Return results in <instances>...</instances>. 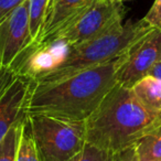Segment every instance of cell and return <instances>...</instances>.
<instances>
[{
  "instance_id": "obj_16",
  "label": "cell",
  "mask_w": 161,
  "mask_h": 161,
  "mask_svg": "<svg viewBox=\"0 0 161 161\" xmlns=\"http://www.w3.org/2000/svg\"><path fill=\"white\" fill-rule=\"evenodd\" d=\"M113 156L112 152L86 142L83 149L69 161H113Z\"/></svg>"
},
{
  "instance_id": "obj_3",
  "label": "cell",
  "mask_w": 161,
  "mask_h": 161,
  "mask_svg": "<svg viewBox=\"0 0 161 161\" xmlns=\"http://www.w3.org/2000/svg\"><path fill=\"white\" fill-rule=\"evenodd\" d=\"M145 19L128 21L113 27L105 33L86 42L69 47L63 62L50 73L34 80L36 83H51L77 73L82 69L110 62L126 54L134 44L151 31Z\"/></svg>"
},
{
  "instance_id": "obj_19",
  "label": "cell",
  "mask_w": 161,
  "mask_h": 161,
  "mask_svg": "<svg viewBox=\"0 0 161 161\" xmlns=\"http://www.w3.org/2000/svg\"><path fill=\"white\" fill-rule=\"evenodd\" d=\"M25 0H0V20Z\"/></svg>"
},
{
  "instance_id": "obj_20",
  "label": "cell",
  "mask_w": 161,
  "mask_h": 161,
  "mask_svg": "<svg viewBox=\"0 0 161 161\" xmlns=\"http://www.w3.org/2000/svg\"><path fill=\"white\" fill-rule=\"evenodd\" d=\"M14 75H16V74H14L12 71L6 72V73L3 75V77H1V80H0V95L3 94V92L6 90V87L10 84L12 78L14 77Z\"/></svg>"
},
{
  "instance_id": "obj_8",
  "label": "cell",
  "mask_w": 161,
  "mask_h": 161,
  "mask_svg": "<svg viewBox=\"0 0 161 161\" xmlns=\"http://www.w3.org/2000/svg\"><path fill=\"white\" fill-rule=\"evenodd\" d=\"M32 80L14 75L0 95V142L14 125L25 119V107Z\"/></svg>"
},
{
  "instance_id": "obj_24",
  "label": "cell",
  "mask_w": 161,
  "mask_h": 161,
  "mask_svg": "<svg viewBox=\"0 0 161 161\" xmlns=\"http://www.w3.org/2000/svg\"><path fill=\"white\" fill-rule=\"evenodd\" d=\"M53 1H54V0H50V3H52ZM50 3H49V6H50Z\"/></svg>"
},
{
  "instance_id": "obj_13",
  "label": "cell",
  "mask_w": 161,
  "mask_h": 161,
  "mask_svg": "<svg viewBox=\"0 0 161 161\" xmlns=\"http://www.w3.org/2000/svg\"><path fill=\"white\" fill-rule=\"evenodd\" d=\"M50 0H29V30L32 47L40 44Z\"/></svg>"
},
{
  "instance_id": "obj_12",
  "label": "cell",
  "mask_w": 161,
  "mask_h": 161,
  "mask_svg": "<svg viewBox=\"0 0 161 161\" xmlns=\"http://www.w3.org/2000/svg\"><path fill=\"white\" fill-rule=\"evenodd\" d=\"M132 148L140 161H161V125L136 141Z\"/></svg>"
},
{
  "instance_id": "obj_21",
  "label": "cell",
  "mask_w": 161,
  "mask_h": 161,
  "mask_svg": "<svg viewBox=\"0 0 161 161\" xmlns=\"http://www.w3.org/2000/svg\"><path fill=\"white\" fill-rule=\"evenodd\" d=\"M148 75L153 76V77H156V78H158V80H161V60L158 61V62H157L156 64L150 69Z\"/></svg>"
},
{
  "instance_id": "obj_14",
  "label": "cell",
  "mask_w": 161,
  "mask_h": 161,
  "mask_svg": "<svg viewBox=\"0 0 161 161\" xmlns=\"http://www.w3.org/2000/svg\"><path fill=\"white\" fill-rule=\"evenodd\" d=\"M25 119L14 125L0 142V161H16L21 132Z\"/></svg>"
},
{
  "instance_id": "obj_7",
  "label": "cell",
  "mask_w": 161,
  "mask_h": 161,
  "mask_svg": "<svg viewBox=\"0 0 161 161\" xmlns=\"http://www.w3.org/2000/svg\"><path fill=\"white\" fill-rule=\"evenodd\" d=\"M160 60L161 30L152 29L125 54L117 73V84L131 88Z\"/></svg>"
},
{
  "instance_id": "obj_2",
  "label": "cell",
  "mask_w": 161,
  "mask_h": 161,
  "mask_svg": "<svg viewBox=\"0 0 161 161\" xmlns=\"http://www.w3.org/2000/svg\"><path fill=\"white\" fill-rule=\"evenodd\" d=\"M161 125V114L146 108L130 87L116 84L85 120L86 142L115 153Z\"/></svg>"
},
{
  "instance_id": "obj_10",
  "label": "cell",
  "mask_w": 161,
  "mask_h": 161,
  "mask_svg": "<svg viewBox=\"0 0 161 161\" xmlns=\"http://www.w3.org/2000/svg\"><path fill=\"white\" fill-rule=\"evenodd\" d=\"M91 3L92 0H54L50 3L41 33L40 44L55 36Z\"/></svg>"
},
{
  "instance_id": "obj_9",
  "label": "cell",
  "mask_w": 161,
  "mask_h": 161,
  "mask_svg": "<svg viewBox=\"0 0 161 161\" xmlns=\"http://www.w3.org/2000/svg\"><path fill=\"white\" fill-rule=\"evenodd\" d=\"M69 47L61 41H49L36 47L14 71L32 82L55 69L66 56Z\"/></svg>"
},
{
  "instance_id": "obj_5",
  "label": "cell",
  "mask_w": 161,
  "mask_h": 161,
  "mask_svg": "<svg viewBox=\"0 0 161 161\" xmlns=\"http://www.w3.org/2000/svg\"><path fill=\"white\" fill-rule=\"evenodd\" d=\"M124 16L123 3L115 0H92L87 7L45 42L61 41L69 47L86 42L123 23Z\"/></svg>"
},
{
  "instance_id": "obj_6",
  "label": "cell",
  "mask_w": 161,
  "mask_h": 161,
  "mask_svg": "<svg viewBox=\"0 0 161 161\" xmlns=\"http://www.w3.org/2000/svg\"><path fill=\"white\" fill-rule=\"evenodd\" d=\"M32 50L25 0L0 20V71L14 72Z\"/></svg>"
},
{
  "instance_id": "obj_4",
  "label": "cell",
  "mask_w": 161,
  "mask_h": 161,
  "mask_svg": "<svg viewBox=\"0 0 161 161\" xmlns=\"http://www.w3.org/2000/svg\"><path fill=\"white\" fill-rule=\"evenodd\" d=\"M40 161H69L86 145L85 121L45 115L25 117Z\"/></svg>"
},
{
  "instance_id": "obj_23",
  "label": "cell",
  "mask_w": 161,
  "mask_h": 161,
  "mask_svg": "<svg viewBox=\"0 0 161 161\" xmlns=\"http://www.w3.org/2000/svg\"><path fill=\"white\" fill-rule=\"evenodd\" d=\"M7 72H8V71H7ZM5 73H6V72H1V71H0V80H1V77H3V75Z\"/></svg>"
},
{
  "instance_id": "obj_1",
  "label": "cell",
  "mask_w": 161,
  "mask_h": 161,
  "mask_svg": "<svg viewBox=\"0 0 161 161\" xmlns=\"http://www.w3.org/2000/svg\"><path fill=\"white\" fill-rule=\"evenodd\" d=\"M124 58L125 54L56 82H32L25 116L45 115L85 121L117 84V73Z\"/></svg>"
},
{
  "instance_id": "obj_15",
  "label": "cell",
  "mask_w": 161,
  "mask_h": 161,
  "mask_svg": "<svg viewBox=\"0 0 161 161\" xmlns=\"http://www.w3.org/2000/svg\"><path fill=\"white\" fill-rule=\"evenodd\" d=\"M16 161H40L36 146L27 127V121H25V126L21 132Z\"/></svg>"
},
{
  "instance_id": "obj_22",
  "label": "cell",
  "mask_w": 161,
  "mask_h": 161,
  "mask_svg": "<svg viewBox=\"0 0 161 161\" xmlns=\"http://www.w3.org/2000/svg\"><path fill=\"white\" fill-rule=\"evenodd\" d=\"M115 1H117V3H125V1H130V0H115Z\"/></svg>"
},
{
  "instance_id": "obj_11",
  "label": "cell",
  "mask_w": 161,
  "mask_h": 161,
  "mask_svg": "<svg viewBox=\"0 0 161 161\" xmlns=\"http://www.w3.org/2000/svg\"><path fill=\"white\" fill-rule=\"evenodd\" d=\"M134 94L149 110L161 114V80L146 75L131 87Z\"/></svg>"
},
{
  "instance_id": "obj_17",
  "label": "cell",
  "mask_w": 161,
  "mask_h": 161,
  "mask_svg": "<svg viewBox=\"0 0 161 161\" xmlns=\"http://www.w3.org/2000/svg\"><path fill=\"white\" fill-rule=\"evenodd\" d=\"M143 19L152 28L161 30V0H154L153 5L143 17Z\"/></svg>"
},
{
  "instance_id": "obj_18",
  "label": "cell",
  "mask_w": 161,
  "mask_h": 161,
  "mask_svg": "<svg viewBox=\"0 0 161 161\" xmlns=\"http://www.w3.org/2000/svg\"><path fill=\"white\" fill-rule=\"evenodd\" d=\"M113 161H140L136 157L132 146L125 149L120 150L118 152H115L113 156Z\"/></svg>"
}]
</instances>
